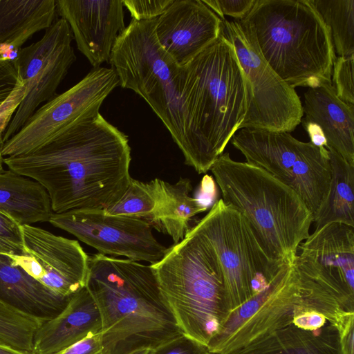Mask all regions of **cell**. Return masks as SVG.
Masks as SVG:
<instances>
[{
  "mask_svg": "<svg viewBox=\"0 0 354 354\" xmlns=\"http://www.w3.org/2000/svg\"><path fill=\"white\" fill-rule=\"evenodd\" d=\"M223 28V20L202 0H174L156 19L155 34L160 46L183 67L216 41Z\"/></svg>",
  "mask_w": 354,
  "mask_h": 354,
  "instance_id": "obj_16",
  "label": "cell"
},
{
  "mask_svg": "<svg viewBox=\"0 0 354 354\" xmlns=\"http://www.w3.org/2000/svg\"><path fill=\"white\" fill-rule=\"evenodd\" d=\"M157 195V178L148 183L132 178L120 201L104 211L109 215L125 216L148 221L153 214Z\"/></svg>",
  "mask_w": 354,
  "mask_h": 354,
  "instance_id": "obj_28",
  "label": "cell"
},
{
  "mask_svg": "<svg viewBox=\"0 0 354 354\" xmlns=\"http://www.w3.org/2000/svg\"><path fill=\"white\" fill-rule=\"evenodd\" d=\"M149 354H211L208 348L183 334L151 349Z\"/></svg>",
  "mask_w": 354,
  "mask_h": 354,
  "instance_id": "obj_33",
  "label": "cell"
},
{
  "mask_svg": "<svg viewBox=\"0 0 354 354\" xmlns=\"http://www.w3.org/2000/svg\"><path fill=\"white\" fill-rule=\"evenodd\" d=\"M132 19L150 21L159 17L174 0H122Z\"/></svg>",
  "mask_w": 354,
  "mask_h": 354,
  "instance_id": "obj_31",
  "label": "cell"
},
{
  "mask_svg": "<svg viewBox=\"0 0 354 354\" xmlns=\"http://www.w3.org/2000/svg\"><path fill=\"white\" fill-rule=\"evenodd\" d=\"M73 39L68 24L59 17L39 41L19 50L13 62L26 93L3 134V142L16 134L43 103L57 95L76 60Z\"/></svg>",
  "mask_w": 354,
  "mask_h": 354,
  "instance_id": "obj_13",
  "label": "cell"
},
{
  "mask_svg": "<svg viewBox=\"0 0 354 354\" xmlns=\"http://www.w3.org/2000/svg\"><path fill=\"white\" fill-rule=\"evenodd\" d=\"M101 330L100 310L84 287L71 297L58 315L42 323L35 335L32 354H56Z\"/></svg>",
  "mask_w": 354,
  "mask_h": 354,
  "instance_id": "obj_19",
  "label": "cell"
},
{
  "mask_svg": "<svg viewBox=\"0 0 354 354\" xmlns=\"http://www.w3.org/2000/svg\"><path fill=\"white\" fill-rule=\"evenodd\" d=\"M301 122L310 137V142L318 147L326 148L327 142L321 128L317 124L313 122L303 120Z\"/></svg>",
  "mask_w": 354,
  "mask_h": 354,
  "instance_id": "obj_40",
  "label": "cell"
},
{
  "mask_svg": "<svg viewBox=\"0 0 354 354\" xmlns=\"http://www.w3.org/2000/svg\"><path fill=\"white\" fill-rule=\"evenodd\" d=\"M219 18L224 20L225 15L234 20H242L250 11L255 0H202Z\"/></svg>",
  "mask_w": 354,
  "mask_h": 354,
  "instance_id": "obj_32",
  "label": "cell"
},
{
  "mask_svg": "<svg viewBox=\"0 0 354 354\" xmlns=\"http://www.w3.org/2000/svg\"><path fill=\"white\" fill-rule=\"evenodd\" d=\"M21 230L25 254L32 257L41 268L39 283L65 297L86 287L88 256L78 241L33 225H21Z\"/></svg>",
  "mask_w": 354,
  "mask_h": 354,
  "instance_id": "obj_15",
  "label": "cell"
},
{
  "mask_svg": "<svg viewBox=\"0 0 354 354\" xmlns=\"http://www.w3.org/2000/svg\"><path fill=\"white\" fill-rule=\"evenodd\" d=\"M216 187L214 180L209 175L204 176L194 198L208 209L216 202Z\"/></svg>",
  "mask_w": 354,
  "mask_h": 354,
  "instance_id": "obj_38",
  "label": "cell"
},
{
  "mask_svg": "<svg viewBox=\"0 0 354 354\" xmlns=\"http://www.w3.org/2000/svg\"><path fill=\"white\" fill-rule=\"evenodd\" d=\"M71 297L59 295L0 254V302L43 322L58 315Z\"/></svg>",
  "mask_w": 354,
  "mask_h": 354,
  "instance_id": "obj_21",
  "label": "cell"
},
{
  "mask_svg": "<svg viewBox=\"0 0 354 354\" xmlns=\"http://www.w3.org/2000/svg\"><path fill=\"white\" fill-rule=\"evenodd\" d=\"M26 88L22 84L0 106V133L3 134L19 105L24 99Z\"/></svg>",
  "mask_w": 354,
  "mask_h": 354,
  "instance_id": "obj_36",
  "label": "cell"
},
{
  "mask_svg": "<svg viewBox=\"0 0 354 354\" xmlns=\"http://www.w3.org/2000/svg\"><path fill=\"white\" fill-rule=\"evenodd\" d=\"M210 171L221 199L245 218L267 256L280 264H293L313 223L300 197L264 169L236 161L228 152Z\"/></svg>",
  "mask_w": 354,
  "mask_h": 354,
  "instance_id": "obj_4",
  "label": "cell"
},
{
  "mask_svg": "<svg viewBox=\"0 0 354 354\" xmlns=\"http://www.w3.org/2000/svg\"><path fill=\"white\" fill-rule=\"evenodd\" d=\"M303 306L299 273L284 266L262 291L232 310L210 342L211 354H230L292 323Z\"/></svg>",
  "mask_w": 354,
  "mask_h": 354,
  "instance_id": "obj_12",
  "label": "cell"
},
{
  "mask_svg": "<svg viewBox=\"0 0 354 354\" xmlns=\"http://www.w3.org/2000/svg\"><path fill=\"white\" fill-rule=\"evenodd\" d=\"M301 120L317 124L333 149L354 166V105L340 100L332 83L309 88L304 93Z\"/></svg>",
  "mask_w": 354,
  "mask_h": 354,
  "instance_id": "obj_20",
  "label": "cell"
},
{
  "mask_svg": "<svg viewBox=\"0 0 354 354\" xmlns=\"http://www.w3.org/2000/svg\"><path fill=\"white\" fill-rule=\"evenodd\" d=\"M232 145L246 162L259 167L292 189L313 216L324 203L330 180L328 151L288 132L239 129Z\"/></svg>",
  "mask_w": 354,
  "mask_h": 354,
  "instance_id": "obj_9",
  "label": "cell"
},
{
  "mask_svg": "<svg viewBox=\"0 0 354 354\" xmlns=\"http://www.w3.org/2000/svg\"><path fill=\"white\" fill-rule=\"evenodd\" d=\"M328 28L337 57L354 55V0H311Z\"/></svg>",
  "mask_w": 354,
  "mask_h": 354,
  "instance_id": "obj_27",
  "label": "cell"
},
{
  "mask_svg": "<svg viewBox=\"0 0 354 354\" xmlns=\"http://www.w3.org/2000/svg\"><path fill=\"white\" fill-rule=\"evenodd\" d=\"M56 354H104L102 333L89 334Z\"/></svg>",
  "mask_w": 354,
  "mask_h": 354,
  "instance_id": "obj_35",
  "label": "cell"
},
{
  "mask_svg": "<svg viewBox=\"0 0 354 354\" xmlns=\"http://www.w3.org/2000/svg\"><path fill=\"white\" fill-rule=\"evenodd\" d=\"M157 186L156 206L148 222L157 230L170 236L177 243L191 229L192 218L207 209L189 196L192 187L187 178H180L174 184L157 178Z\"/></svg>",
  "mask_w": 354,
  "mask_h": 354,
  "instance_id": "obj_25",
  "label": "cell"
},
{
  "mask_svg": "<svg viewBox=\"0 0 354 354\" xmlns=\"http://www.w3.org/2000/svg\"><path fill=\"white\" fill-rule=\"evenodd\" d=\"M353 57L354 55L336 57L331 83L340 100L354 105Z\"/></svg>",
  "mask_w": 354,
  "mask_h": 354,
  "instance_id": "obj_29",
  "label": "cell"
},
{
  "mask_svg": "<svg viewBox=\"0 0 354 354\" xmlns=\"http://www.w3.org/2000/svg\"><path fill=\"white\" fill-rule=\"evenodd\" d=\"M330 180L326 198L313 216L315 230L341 223L354 227V166L333 149H328Z\"/></svg>",
  "mask_w": 354,
  "mask_h": 354,
  "instance_id": "obj_26",
  "label": "cell"
},
{
  "mask_svg": "<svg viewBox=\"0 0 354 354\" xmlns=\"http://www.w3.org/2000/svg\"><path fill=\"white\" fill-rule=\"evenodd\" d=\"M230 354H341L339 336L329 322L315 330L291 324Z\"/></svg>",
  "mask_w": 354,
  "mask_h": 354,
  "instance_id": "obj_24",
  "label": "cell"
},
{
  "mask_svg": "<svg viewBox=\"0 0 354 354\" xmlns=\"http://www.w3.org/2000/svg\"><path fill=\"white\" fill-rule=\"evenodd\" d=\"M243 19L264 59L289 86L331 83L336 56L329 29L311 0H255Z\"/></svg>",
  "mask_w": 354,
  "mask_h": 354,
  "instance_id": "obj_5",
  "label": "cell"
},
{
  "mask_svg": "<svg viewBox=\"0 0 354 354\" xmlns=\"http://www.w3.org/2000/svg\"><path fill=\"white\" fill-rule=\"evenodd\" d=\"M298 251L294 263L301 273L354 296V227L328 224L310 234Z\"/></svg>",
  "mask_w": 354,
  "mask_h": 354,
  "instance_id": "obj_17",
  "label": "cell"
},
{
  "mask_svg": "<svg viewBox=\"0 0 354 354\" xmlns=\"http://www.w3.org/2000/svg\"><path fill=\"white\" fill-rule=\"evenodd\" d=\"M3 162L41 184L54 213L109 209L132 179L128 137L100 113L35 152L5 157Z\"/></svg>",
  "mask_w": 354,
  "mask_h": 354,
  "instance_id": "obj_1",
  "label": "cell"
},
{
  "mask_svg": "<svg viewBox=\"0 0 354 354\" xmlns=\"http://www.w3.org/2000/svg\"><path fill=\"white\" fill-rule=\"evenodd\" d=\"M223 22V35L232 44L246 80L249 100L241 129L290 133L303 118L300 97L263 57L254 32L245 19Z\"/></svg>",
  "mask_w": 354,
  "mask_h": 354,
  "instance_id": "obj_10",
  "label": "cell"
},
{
  "mask_svg": "<svg viewBox=\"0 0 354 354\" xmlns=\"http://www.w3.org/2000/svg\"><path fill=\"white\" fill-rule=\"evenodd\" d=\"M328 322L326 318L321 313L301 308L293 317L292 324L304 330H315L323 327Z\"/></svg>",
  "mask_w": 354,
  "mask_h": 354,
  "instance_id": "obj_37",
  "label": "cell"
},
{
  "mask_svg": "<svg viewBox=\"0 0 354 354\" xmlns=\"http://www.w3.org/2000/svg\"><path fill=\"white\" fill-rule=\"evenodd\" d=\"M86 287L100 313L104 354L152 349L183 335L151 266L95 254Z\"/></svg>",
  "mask_w": 354,
  "mask_h": 354,
  "instance_id": "obj_3",
  "label": "cell"
},
{
  "mask_svg": "<svg viewBox=\"0 0 354 354\" xmlns=\"http://www.w3.org/2000/svg\"><path fill=\"white\" fill-rule=\"evenodd\" d=\"M150 266L181 333L208 348L230 314L223 271L212 245L192 227Z\"/></svg>",
  "mask_w": 354,
  "mask_h": 354,
  "instance_id": "obj_6",
  "label": "cell"
},
{
  "mask_svg": "<svg viewBox=\"0 0 354 354\" xmlns=\"http://www.w3.org/2000/svg\"><path fill=\"white\" fill-rule=\"evenodd\" d=\"M340 353L354 354V322L338 330Z\"/></svg>",
  "mask_w": 354,
  "mask_h": 354,
  "instance_id": "obj_39",
  "label": "cell"
},
{
  "mask_svg": "<svg viewBox=\"0 0 354 354\" xmlns=\"http://www.w3.org/2000/svg\"><path fill=\"white\" fill-rule=\"evenodd\" d=\"M193 227L207 239L217 255L229 313L264 290L288 265L271 260L245 218L222 199Z\"/></svg>",
  "mask_w": 354,
  "mask_h": 354,
  "instance_id": "obj_8",
  "label": "cell"
},
{
  "mask_svg": "<svg viewBox=\"0 0 354 354\" xmlns=\"http://www.w3.org/2000/svg\"><path fill=\"white\" fill-rule=\"evenodd\" d=\"M22 84L14 62L0 57V106Z\"/></svg>",
  "mask_w": 354,
  "mask_h": 354,
  "instance_id": "obj_34",
  "label": "cell"
},
{
  "mask_svg": "<svg viewBox=\"0 0 354 354\" xmlns=\"http://www.w3.org/2000/svg\"><path fill=\"white\" fill-rule=\"evenodd\" d=\"M56 5L78 50L93 68L109 62L115 42L125 28L122 0H56Z\"/></svg>",
  "mask_w": 354,
  "mask_h": 354,
  "instance_id": "obj_18",
  "label": "cell"
},
{
  "mask_svg": "<svg viewBox=\"0 0 354 354\" xmlns=\"http://www.w3.org/2000/svg\"><path fill=\"white\" fill-rule=\"evenodd\" d=\"M118 86L113 68H93L73 86L41 105L3 143V157L33 153L77 123L100 113L104 100Z\"/></svg>",
  "mask_w": 354,
  "mask_h": 354,
  "instance_id": "obj_11",
  "label": "cell"
},
{
  "mask_svg": "<svg viewBox=\"0 0 354 354\" xmlns=\"http://www.w3.org/2000/svg\"><path fill=\"white\" fill-rule=\"evenodd\" d=\"M0 212L20 226L48 222L54 213L45 188L11 169L0 172Z\"/></svg>",
  "mask_w": 354,
  "mask_h": 354,
  "instance_id": "obj_23",
  "label": "cell"
},
{
  "mask_svg": "<svg viewBox=\"0 0 354 354\" xmlns=\"http://www.w3.org/2000/svg\"><path fill=\"white\" fill-rule=\"evenodd\" d=\"M48 222L106 256L152 264L167 250L153 236L150 223L142 218L109 215L104 209H74L53 213Z\"/></svg>",
  "mask_w": 354,
  "mask_h": 354,
  "instance_id": "obj_14",
  "label": "cell"
},
{
  "mask_svg": "<svg viewBox=\"0 0 354 354\" xmlns=\"http://www.w3.org/2000/svg\"><path fill=\"white\" fill-rule=\"evenodd\" d=\"M24 254L21 226L0 212V254Z\"/></svg>",
  "mask_w": 354,
  "mask_h": 354,
  "instance_id": "obj_30",
  "label": "cell"
},
{
  "mask_svg": "<svg viewBox=\"0 0 354 354\" xmlns=\"http://www.w3.org/2000/svg\"><path fill=\"white\" fill-rule=\"evenodd\" d=\"M0 354H27L8 346L0 344Z\"/></svg>",
  "mask_w": 354,
  "mask_h": 354,
  "instance_id": "obj_41",
  "label": "cell"
},
{
  "mask_svg": "<svg viewBox=\"0 0 354 354\" xmlns=\"http://www.w3.org/2000/svg\"><path fill=\"white\" fill-rule=\"evenodd\" d=\"M151 349L147 348H138L133 350L129 353H127L126 354H149Z\"/></svg>",
  "mask_w": 354,
  "mask_h": 354,
  "instance_id": "obj_43",
  "label": "cell"
},
{
  "mask_svg": "<svg viewBox=\"0 0 354 354\" xmlns=\"http://www.w3.org/2000/svg\"><path fill=\"white\" fill-rule=\"evenodd\" d=\"M3 143V134L0 133V172L4 170L3 167L4 157L2 153Z\"/></svg>",
  "mask_w": 354,
  "mask_h": 354,
  "instance_id": "obj_42",
  "label": "cell"
},
{
  "mask_svg": "<svg viewBox=\"0 0 354 354\" xmlns=\"http://www.w3.org/2000/svg\"><path fill=\"white\" fill-rule=\"evenodd\" d=\"M185 163L205 174L240 129L248 110L246 80L222 35L183 66Z\"/></svg>",
  "mask_w": 354,
  "mask_h": 354,
  "instance_id": "obj_2",
  "label": "cell"
},
{
  "mask_svg": "<svg viewBox=\"0 0 354 354\" xmlns=\"http://www.w3.org/2000/svg\"><path fill=\"white\" fill-rule=\"evenodd\" d=\"M57 15L56 0H0V57L14 62L22 46Z\"/></svg>",
  "mask_w": 354,
  "mask_h": 354,
  "instance_id": "obj_22",
  "label": "cell"
},
{
  "mask_svg": "<svg viewBox=\"0 0 354 354\" xmlns=\"http://www.w3.org/2000/svg\"><path fill=\"white\" fill-rule=\"evenodd\" d=\"M156 23V19H131L118 37L109 62L119 78L120 86L133 91L145 100L183 151V67L159 44L155 34Z\"/></svg>",
  "mask_w": 354,
  "mask_h": 354,
  "instance_id": "obj_7",
  "label": "cell"
}]
</instances>
